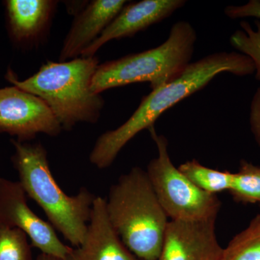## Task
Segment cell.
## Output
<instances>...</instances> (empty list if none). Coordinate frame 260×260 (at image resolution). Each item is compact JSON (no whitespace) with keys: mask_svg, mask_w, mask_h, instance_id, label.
<instances>
[{"mask_svg":"<svg viewBox=\"0 0 260 260\" xmlns=\"http://www.w3.org/2000/svg\"><path fill=\"white\" fill-rule=\"evenodd\" d=\"M215 220H169L158 260H221Z\"/></svg>","mask_w":260,"mask_h":260,"instance_id":"obj_9","label":"cell"},{"mask_svg":"<svg viewBox=\"0 0 260 260\" xmlns=\"http://www.w3.org/2000/svg\"><path fill=\"white\" fill-rule=\"evenodd\" d=\"M255 68L249 56L238 51L213 53L191 62L179 77L143 97L129 119L115 129L98 138L90 154V161L100 169L110 167L123 148L177 103L204 88L217 75L231 73L236 76L254 75Z\"/></svg>","mask_w":260,"mask_h":260,"instance_id":"obj_1","label":"cell"},{"mask_svg":"<svg viewBox=\"0 0 260 260\" xmlns=\"http://www.w3.org/2000/svg\"><path fill=\"white\" fill-rule=\"evenodd\" d=\"M62 128L42 99L17 87L0 89V133L26 142L38 134L57 136Z\"/></svg>","mask_w":260,"mask_h":260,"instance_id":"obj_8","label":"cell"},{"mask_svg":"<svg viewBox=\"0 0 260 260\" xmlns=\"http://www.w3.org/2000/svg\"><path fill=\"white\" fill-rule=\"evenodd\" d=\"M186 3L184 0H143L126 4L81 56H95L99 49L110 41L134 37L138 32L169 18Z\"/></svg>","mask_w":260,"mask_h":260,"instance_id":"obj_10","label":"cell"},{"mask_svg":"<svg viewBox=\"0 0 260 260\" xmlns=\"http://www.w3.org/2000/svg\"><path fill=\"white\" fill-rule=\"evenodd\" d=\"M224 13L232 20L246 18L260 20V0H249L243 5H229L224 9Z\"/></svg>","mask_w":260,"mask_h":260,"instance_id":"obj_19","label":"cell"},{"mask_svg":"<svg viewBox=\"0 0 260 260\" xmlns=\"http://www.w3.org/2000/svg\"><path fill=\"white\" fill-rule=\"evenodd\" d=\"M19 181L0 177V224L20 229L43 254L68 260L72 248L65 245L49 222L34 213Z\"/></svg>","mask_w":260,"mask_h":260,"instance_id":"obj_7","label":"cell"},{"mask_svg":"<svg viewBox=\"0 0 260 260\" xmlns=\"http://www.w3.org/2000/svg\"><path fill=\"white\" fill-rule=\"evenodd\" d=\"M106 210L114 230L137 258L158 260L170 220L146 171L134 167L121 176L109 189Z\"/></svg>","mask_w":260,"mask_h":260,"instance_id":"obj_4","label":"cell"},{"mask_svg":"<svg viewBox=\"0 0 260 260\" xmlns=\"http://www.w3.org/2000/svg\"><path fill=\"white\" fill-rule=\"evenodd\" d=\"M179 171L197 187L211 194L229 191L234 173L202 165L198 160H188L178 167Z\"/></svg>","mask_w":260,"mask_h":260,"instance_id":"obj_14","label":"cell"},{"mask_svg":"<svg viewBox=\"0 0 260 260\" xmlns=\"http://www.w3.org/2000/svg\"><path fill=\"white\" fill-rule=\"evenodd\" d=\"M127 3L125 0H94L88 3L76 15L65 38L59 60H72L81 56Z\"/></svg>","mask_w":260,"mask_h":260,"instance_id":"obj_12","label":"cell"},{"mask_svg":"<svg viewBox=\"0 0 260 260\" xmlns=\"http://www.w3.org/2000/svg\"><path fill=\"white\" fill-rule=\"evenodd\" d=\"M249 120L251 133L260 148V85L251 99Z\"/></svg>","mask_w":260,"mask_h":260,"instance_id":"obj_20","label":"cell"},{"mask_svg":"<svg viewBox=\"0 0 260 260\" xmlns=\"http://www.w3.org/2000/svg\"><path fill=\"white\" fill-rule=\"evenodd\" d=\"M99 65L95 56L59 62L49 61L27 79H17L11 70L7 73L6 79L42 99L62 129L70 130L80 122L95 124L100 117L104 101L91 88Z\"/></svg>","mask_w":260,"mask_h":260,"instance_id":"obj_2","label":"cell"},{"mask_svg":"<svg viewBox=\"0 0 260 260\" xmlns=\"http://www.w3.org/2000/svg\"><path fill=\"white\" fill-rule=\"evenodd\" d=\"M231 194L239 203L260 205V167L242 160L239 171L234 173Z\"/></svg>","mask_w":260,"mask_h":260,"instance_id":"obj_16","label":"cell"},{"mask_svg":"<svg viewBox=\"0 0 260 260\" xmlns=\"http://www.w3.org/2000/svg\"><path fill=\"white\" fill-rule=\"evenodd\" d=\"M198 34L189 22L180 20L158 47L99 64L92 80L94 93L148 82L152 90L174 81L191 63Z\"/></svg>","mask_w":260,"mask_h":260,"instance_id":"obj_5","label":"cell"},{"mask_svg":"<svg viewBox=\"0 0 260 260\" xmlns=\"http://www.w3.org/2000/svg\"><path fill=\"white\" fill-rule=\"evenodd\" d=\"M254 28L249 22H240V29L231 36L230 43L238 52L249 56L255 68L254 78L260 81V20L254 22Z\"/></svg>","mask_w":260,"mask_h":260,"instance_id":"obj_17","label":"cell"},{"mask_svg":"<svg viewBox=\"0 0 260 260\" xmlns=\"http://www.w3.org/2000/svg\"><path fill=\"white\" fill-rule=\"evenodd\" d=\"M37 260H61L54 256L49 255V254L41 253L40 255L38 256Z\"/></svg>","mask_w":260,"mask_h":260,"instance_id":"obj_21","label":"cell"},{"mask_svg":"<svg viewBox=\"0 0 260 260\" xmlns=\"http://www.w3.org/2000/svg\"><path fill=\"white\" fill-rule=\"evenodd\" d=\"M11 142L15 148L13 164L25 194L42 208L54 229L78 247L85 239L96 196L85 188L73 196L64 193L53 177L42 143Z\"/></svg>","mask_w":260,"mask_h":260,"instance_id":"obj_3","label":"cell"},{"mask_svg":"<svg viewBox=\"0 0 260 260\" xmlns=\"http://www.w3.org/2000/svg\"><path fill=\"white\" fill-rule=\"evenodd\" d=\"M221 260H260V213L223 248Z\"/></svg>","mask_w":260,"mask_h":260,"instance_id":"obj_15","label":"cell"},{"mask_svg":"<svg viewBox=\"0 0 260 260\" xmlns=\"http://www.w3.org/2000/svg\"><path fill=\"white\" fill-rule=\"evenodd\" d=\"M57 2L51 0H7V20L12 40L18 45L39 42L44 35Z\"/></svg>","mask_w":260,"mask_h":260,"instance_id":"obj_13","label":"cell"},{"mask_svg":"<svg viewBox=\"0 0 260 260\" xmlns=\"http://www.w3.org/2000/svg\"><path fill=\"white\" fill-rule=\"evenodd\" d=\"M149 131L158 156L149 162L146 172L168 218L184 221L216 219L221 205L217 195L205 192L189 181L173 164L167 138L154 127Z\"/></svg>","mask_w":260,"mask_h":260,"instance_id":"obj_6","label":"cell"},{"mask_svg":"<svg viewBox=\"0 0 260 260\" xmlns=\"http://www.w3.org/2000/svg\"><path fill=\"white\" fill-rule=\"evenodd\" d=\"M26 234L20 229L0 224V260H31Z\"/></svg>","mask_w":260,"mask_h":260,"instance_id":"obj_18","label":"cell"},{"mask_svg":"<svg viewBox=\"0 0 260 260\" xmlns=\"http://www.w3.org/2000/svg\"><path fill=\"white\" fill-rule=\"evenodd\" d=\"M68 260H140L124 245L109 221L106 200L96 197L83 242L72 248Z\"/></svg>","mask_w":260,"mask_h":260,"instance_id":"obj_11","label":"cell"}]
</instances>
